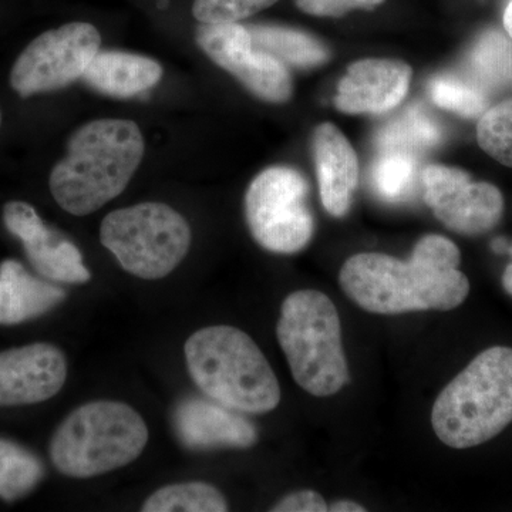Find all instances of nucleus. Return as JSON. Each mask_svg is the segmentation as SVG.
Masks as SVG:
<instances>
[{
	"instance_id": "f257e3e1",
	"label": "nucleus",
	"mask_w": 512,
	"mask_h": 512,
	"mask_svg": "<svg viewBox=\"0 0 512 512\" xmlns=\"http://www.w3.org/2000/svg\"><path fill=\"white\" fill-rule=\"evenodd\" d=\"M460 262L453 241L431 234L417 242L407 261L377 252L350 256L339 284L356 305L379 315L453 311L470 293Z\"/></svg>"
},
{
	"instance_id": "f03ea898",
	"label": "nucleus",
	"mask_w": 512,
	"mask_h": 512,
	"mask_svg": "<svg viewBox=\"0 0 512 512\" xmlns=\"http://www.w3.org/2000/svg\"><path fill=\"white\" fill-rule=\"evenodd\" d=\"M144 137L131 120L99 119L77 128L66 157L50 174L57 204L76 217L93 214L126 190L144 157Z\"/></svg>"
},
{
	"instance_id": "7ed1b4c3",
	"label": "nucleus",
	"mask_w": 512,
	"mask_h": 512,
	"mask_svg": "<svg viewBox=\"0 0 512 512\" xmlns=\"http://www.w3.org/2000/svg\"><path fill=\"white\" fill-rule=\"evenodd\" d=\"M184 355L198 389L228 409L262 414L281 403V387L264 353L234 326L198 330L185 342Z\"/></svg>"
},
{
	"instance_id": "20e7f679",
	"label": "nucleus",
	"mask_w": 512,
	"mask_h": 512,
	"mask_svg": "<svg viewBox=\"0 0 512 512\" xmlns=\"http://www.w3.org/2000/svg\"><path fill=\"white\" fill-rule=\"evenodd\" d=\"M512 423V348L493 346L444 387L431 412L434 433L463 450L487 443Z\"/></svg>"
},
{
	"instance_id": "39448f33",
	"label": "nucleus",
	"mask_w": 512,
	"mask_h": 512,
	"mask_svg": "<svg viewBox=\"0 0 512 512\" xmlns=\"http://www.w3.org/2000/svg\"><path fill=\"white\" fill-rule=\"evenodd\" d=\"M148 443L146 421L126 403L99 400L73 410L50 441L60 473L92 478L136 461Z\"/></svg>"
},
{
	"instance_id": "423d86ee",
	"label": "nucleus",
	"mask_w": 512,
	"mask_h": 512,
	"mask_svg": "<svg viewBox=\"0 0 512 512\" xmlns=\"http://www.w3.org/2000/svg\"><path fill=\"white\" fill-rule=\"evenodd\" d=\"M276 336L293 379L305 392L333 396L349 382L338 309L325 293H291L282 303Z\"/></svg>"
},
{
	"instance_id": "0eeeda50",
	"label": "nucleus",
	"mask_w": 512,
	"mask_h": 512,
	"mask_svg": "<svg viewBox=\"0 0 512 512\" xmlns=\"http://www.w3.org/2000/svg\"><path fill=\"white\" fill-rule=\"evenodd\" d=\"M100 241L128 274L161 279L190 251L191 228L174 208L143 202L107 214L101 222Z\"/></svg>"
},
{
	"instance_id": "6e6552de",
	"label": "nucleus",
	"mask_w": 512,
	"mask_h": 512,
	"mask_svg": "<svg viewBox=\"0 0 512 512\" xmlns=\"http://www.w3.org/2000/svg\"><path fill=\"white\" fill-rule=\"evenodd\" d=\"M309 184L295 168L275 165L259 173L245 194V217L266 251L291 255L309 244L315 229Z\"/></svg>"
},
{
	"instance_id": "1a4fd4ad",
	"label": "nucleus",
	"mask_w": 512,
	"mask_h": 512,
	"mask_svg": "<svg viewBox=\"0 0 512 512\" xmlns=\"http://www.w3.org/2000/svg\"><path fill=\"white\" fill-rule=\"evenodd\" d=\"M100 43L99 30L90 23H67L42 33L13 64L10 86L22 97L64 89L82 79Z\"/></svg>"
},
{
	"instance_id": "9d476101",
	"label": "nucleus",
	"mask_w": 512,
	"mask_h": 512,
	"mask_svg": "<svg viewBox=\"0 0 512 512\" xmlns=\"http://www.w3.org/2000/svg\"><path fill=\"white\" fill-rule=\"evenodd\" d=\"M423 200L450 231L480 237L493 231L504 214L503 192L490 183H476L467 171L430 164L420 171Z\"/></svg>"
},
{
	"instance_id": "9b49d317",
	"label": "nucleus",
	"mask_w": 512,
	"mask_h": 512,
	"mask_svg": "<svg viewBox=\"0 0 512 512\" xmlns=\"http://www.w3.org/2000/svg\"><path fill=\"white\" fill-rule=\"evenodd\" d=\"M195 37L212 62L232 74L258 99L268 103L291 99L293 83L288 67L254 45L248 26L201 23Z\"/></svg>"
},
{
	"instance_id": "f8f14e48",
	"label": "nucleus",
	"mask_w": 512,
	"mask_h": 512,
	"mask_svg": "<svg viewBox=\"0 0 512 512\" xmlns=\"http://www.w3.org/2000/svg\"><path fill=\"white\" fill-rule=\"evenodd\" d=\"M3 222L19 239L33 268L50 281L86 284L92 278L82 252L55 229L47 227L28 202L12 201L3 208Z\"/></svg>"
},
{
	"instance_id": "ddd939ff",
	"label": "nucleus",
	"mask_w": 512,
	"mask_h": 512,
	"mask_svg": "<svg viewBox=\"0 0 512 512\" xmlns=\"http://www.w3.org/2000/svg\"><path fill=\"white\" fill-rule=\"evenodd\" d=\"M67 362L62 350L49 343L0 353V407L46 402L63 389Z\"/></svg>"
},
{
	"instance_id": "4468645a",
	"label": "nucleus",
	"mask_w": 512,
	"mask_h": 512,
	"mask_svg": "<svg viewBox=\"0 0 512 512\" xmlns=\"http://www.w3.org/2000/svg\"><path fill=\"white\" fill-rule=\"evenodd\" d=\"M413 70L402 60L363 59L350 64L339 82L335 107L345 114H382L409 93Z\"/></svg>"
},
{
	"instance_id": "2eb2a0df",
	"label": "nucleus",
	"mask_w": 512,
	"mask_h": 512,
	"mask_svg": "<svg viewBox=\"0 0 512 512\" xmlns=\"http://www.w3.org/2000/svg\"><path fill=\"white\" fill-rule=\"evenodd\" d=\"M174 429L191 450L248 448L258 440L254 424L214 400L190 397L175 407Z\"/></svg>"
},
{
	"instance_id": "dca6fc26",
	"label": "nucleus",
	"mask_w": 512,
	"mask_h": 512,
	"mask_svg": "<svg viewBox=\"0 0 512 512\" xmlns=\"http://www.w3.org/2000/svg\"><path fill=\"white\" fill-rule=\"evenodd\" d=\"M313 158L323 207L332 217H345L359 183L355 148L335 124L323 123L313 133Z\"/></svg>"
},
{
	"instance_id": "f3484780",
	"label": "nucleus",
	"mask_w": 512,
	"mask_h": 512,
	"mask_svg": "<svg viewBox=\"0 0 512 512\" xmlns=\"http://www.w3.org/2000/svg\"><path fill=\"white\" fill-rule=\"evenodd\" d=\"M163 67L151 57L127 52H99L82 80L93 90L116 99H130L157 86Z\"/></svg>"
},
{
	"instance_id": "a211bd4d",
	"label": "nucleus",
	"mask_w": 512,
	"mask_h": 512,
	"mask_svg": "<svg viewBox=\"0 0 512 512\" xmlns=\"http://www.w3.org/2000/svg\"><path fill=\"white\" fill-rule=\"evenodd\" d=\"M66 298L62 288L37 279L18 261L0 264V325H19L52 311Z\"/></svg>"
},
{
	"instance_id": "6ab92c4d",
	"label": "nucleus",
	"mask_w": 512,
	"mask_h": 512,
	"mask_svg": "<svg viewBox=\"0 0 512 512\" xmlns=\"http://www.w3.org/2000/svg\"><path fill=\"white\" fill-rule=\"evenodd\" d=\"M248 29L254 45L281 60L285 66L312 69L329 60L328 47L301 30L275 25H254Z\"/></svg>"
},
{
	"instance_id": "aec40b11",
	"label": "nucleus",
	"mask_w": 512,
	"mask_h": 512,
	"mask_svg": "<svg viewBox=\"0 0 512 512\" xmlns=\"http://www.w3.org/2000/svg\"><path fill=\"white\" fill-rule=\"evenodd\" d=\"M440 127L419 106L410 107L386 124L377 134V146L382 151H402L416 157L440 143Z\"/></svg>"
},
{
	"instance_id": "412c9836",
	"label": "nucleus",
	"mask_w": 512,
	"mask_h": 512,
	"mask_svg": "<svg viewBox=\"0 0 512 512\" xmlns=\"http://www.w3.org/2000/svg\"><path fill=\"white\" fill-rule=\"evenodd\" d=\"M228 503L224 494L207 483L165 485L151 494L143 504L144 512H225Z\"/></svg>"
},
{
	"instance_id": "4be33fe9",
	"label": "nucleus",
	"mask_w": 512,
	"mask_h": 512,
	"mask_svg": "<svg viewBox=\"0 0 512 512\" xmlns=\"http://www.w3.org/2000/svg\"><path fill=\"white\" fill-rule=\"evenodd\" d=\"M45 477L42 461L25 447L0 439V498L12 503L25 497Z\"/></svg>"
},
{
	"instance_id": "5701e85b",
	"label": "nucleus",
	"mask_w": 512,
	"mask_h": 512,
	"mask_svg": "<svg viewBox=\"0 0 512 512\" xmlns=\"http://www.w3.org/2000/svg\"><path fill=\"white\" fill-rule=\"evenodd\" d=\"M416 157L402 151H382L372 168V185L386 202H403L416 187Z\"/></svg>"
},
{
	"instance_id": "b1692460",
	"label": "nucleus",
	"mask_w": 512,
	"mask_h": 512,
	"mask_svg": "<svg viewBox=\"0 0 512 512\" xmlns=\"http://www.w3.org/2000/svg\"><path fill=\"white\" fill-rule=\"evenodd\" d=\"M470 63L484 82L512 86V39L500 32H487L473 47Z\"/></svg>"
},
{
	"instance_id": "393cba45",
	"label": "nucleus",
	"mask_w": 512,
	"mask_h": 512,
	"mask_svg": "<svg viewBox=\"0 0 512 512\" xmlns=\"http://www.w3.org/2000/svg\"><path fill=\"white\" fill-rule=\"evenodd\" d=\"M477 141L488 156L512 168V97L481 114Z\"/></svg>"
},
{
	"instance_id": "a878e982",
	"label": "nucleus",
	"mask_w": 512,
	"mask_h": 512,
	"mask_svg": "<svg viewBox=\"0 0 512 512\" xmlns=\"http://www.w3.org/2000/svg\"><path fill=\"white\" fill-rule=\"evenodd\" d=\"M429 92L434 104L466 119L480 117L487 110L484 94L477 87L460 80L450 77L434 79L430 83Z\"/></svg>"
},
{
	"instance_id": "bb28decb",
	"label": "nucleus",
	"mask_w": 512,
	"mask_h": 512,
	"mask_svg": "<svg viewBox=\"0 0 512 512\" xmlns=\"http://www.w3.org/2000/svg\"><path fill=\"white\" fill-rule=\"evenodd\" d=\"M278 0H194L192 15L200 23H238L271 8Z\"/></svg>"
},
{
	"instance_id": "cd10ccee",
	"label": "nucleus",
	"mask_w": 512,
	"mask_h": 512,
	"mask_svg": "<svg viewBox=\"0 0 512 512\" xmlns=\"http://www.w3.org/2000/svg\"><path fill=\"white\" fill-rule=\"evenodd\" d=\"M386 0H295L302 12L316 18H342L352 10H375Z\"/></svg>"
},
{
	"instance_id": "c85d7f7f",
	"label": "nucleus",
	"mask_w": 512,
	"mask_h": 512,
	"mask_svg": "<svg viewBox=\"0 0 512 512\" xmlns=\"http://www.w3.org/2000/svg\"><path fill=\"white\" fill-rule=\"evenodd\" d=\"M274 512H325L329 511V505L323 500L322 495L311 490L298 491L282 498L275 507Z\"/></svg>"
},
{
	"instance_id": "c756f323",
	"label": "nucleus",
	"mask_w": 512,
	"mask_h": 512,
	"mask_svg": "<svg viewBox=\"0 0 512 512\" xmlns=\"http://www.w3.org/2000/svg\"><path fill=\"white\" fill-rule=\"evenodd\" d=\"M329 510L333 512H363L366 511V508L353 503V501H338V503L330 505Z\"/></svg>"
},
{
	"instance_id": "7c9ffc66",
	"label": "nucleus",
	"mask_w": 512,
	"mask_h": 512,
	"mask_svg": "<svg viewBox=\"0 0 512 512\" xmlns=\"http://www.w3.org/2000/svg\"><path fill=\"white\" fill-rule=\"evenodd\" d=\"M510 254L512 256V247L510 248ZM503 286L508 295L512 296V262L507 266L503 274Z\"/></svg>"
},
{
	"instance_id": "2f4dec72",
	"label": "nucleus",
	"mask_w": 512,
	"mask_h": 512,
	"mask_svg": "<svg viewBox=\"0 0 512 512\" xmlns=\"http://www.w3.org/2000/svg\"><path fill=\"white\" fill-rule=\"evenodd\" d=\"M504 28L507 35L512 39V0L508 3L507 9L504 12Z\"/></svg>"
},
{
	"instance_id": "473e14b6",
	"label": "nucleus",
	"mask_w": 512,
	"mask_h": 512,
	"mask_svg": "<svg viewBox=\"0 0 512 512\" xmlns=\"http://www.w3.org/2000/svg\"><path fill=\"white\" fill-rule=\"evenodd\" d=\"M0 123H2V114H0Z\"/></svg>"
}]
</instances>
